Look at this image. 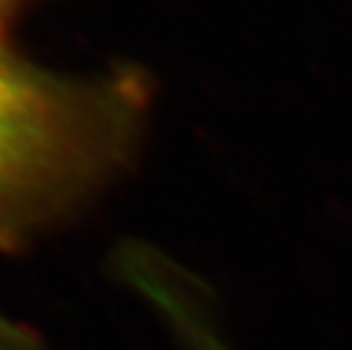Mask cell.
<instances>
[{"mask_svg": "<svg viewBox=\"0 0 352 350\" xmlns=\"http://www.w3.org/2000/svg\"><path fill=\"white\" fill-rule=\"evenodd\" d=\"M28 0H0V243L104 187L141 141L151 82L139 69L55 76L21 53Z\"/></svg>", "mask_w": 352, "mask_h": 350, "instance_id": "cell-1", "label": "cell"}, {"mask_svg": "<svg viewBox=\"0 0 352 350\" xmlns=\"http://www.w3.org/2000/svg\"><path fill=\"white\" fill-rule=\"evenodd\" d=\"M0 350H41L28 332L0 316Z\"/></svg>", "mask_w": 352, "mask_h": 350, "instance_id": "cell-2", "label": "cell"}]
</instances>
